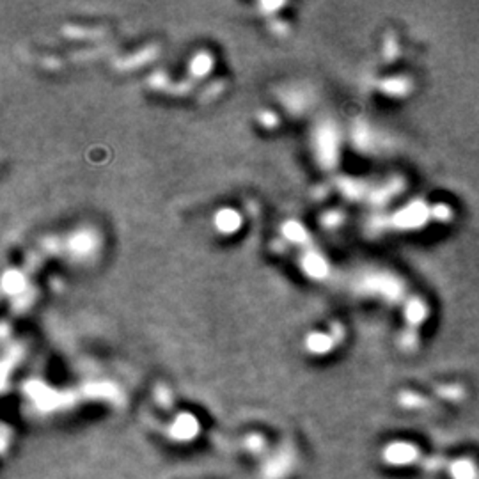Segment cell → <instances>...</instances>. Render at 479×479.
Listing matches in <instances>:
<instances>
[{
    "mask_svg": "<svg viewBox=\"0 0 479 479\" xmlns=\"http://www.w3.org/2000/svg\"><path fill=\"white\" fill-rule=\"evenodd\" d=\"M240 224V217L234 212H220L217 215V226L220 231H234Z\"/></svg>",
    "mask_w": 479,
    "mask_h": 479,
    "instance_id": "obj_1",
    "label": "cell"
},
{
    "mask_svg": "<svg viewBox=\"0 0 479 479\" xmlns=\"http://www.w3.org/2000/svg\"><path fill=\"white\" fill-rule=\"evenodd\" d=\"M210 68V59L206 55H201V57L195 59L194 63V73H206V70Z\"/></svg>",
    "mask_w": 479,
    "mask_h": 479,
    "instance_id": "obj_2",
    "label": "cell"
}]
</instances>
